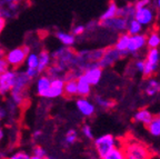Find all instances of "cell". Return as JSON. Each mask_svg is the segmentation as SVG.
Masks as SVG:
<instances>
[{
    "mask_svg": "<svg viewBox=\"0 0 160 159\" xmlns=\"http://www.w3.org/2000/svg\"><path fill=\"white\" fill-rule=\"evenodd\" d=\"M30 157H31V155L28 154L25 150H17L12 154L8 155L6 159H30Z\"/></svg>",
    "mask_w": 160,
    "mask_h": 159,
    "instance_id": "cell-31",
    "label": "cell"
},
{
    "mask_svg": "<svg viewBox=\"0 0 160 159\" xmlns=\"http://www.w3.org/2000/svg\"><path fill=\"white\" fill-rule=\"evenodd\" d=\"M135 13H136V9L133 3H127L123 7L118 8V17H121L126 20L135 18Z\"/></svg>",
    "mask_w": 160,
    "mask_h": 159,
    "instance_id": "cell-18",
    "label": "cell"
},
{
    "mask_svg": "<svg viewBox=\"0 0 160 159\" xmlns=\"http://www.w3.org/2000/svg\"><path fill=\"white\" fill-rule=\"evenodd\" d=\"M81 134H82V136L85 137L86 139H89V140L93 139V132L89 125H83L81 127Z\"/></svg>",
    "mask_w": 160,
    "mask_h": 159,
    "instance_id": "cell-34",
    "label": "cell"
},
{
    "mask_svg": "<svg viewBox=\"0 0 160 159\" xmlns=\"http://www.w3.org/2000/svg\"><path fill=\"white\" fill-rule=\"evenodd\" d=\"M6 52H7V50L5 49V48L2 47V46L0 45V58H2V57H5V55H6Z\"/></svg>",
    "mask_w": 160,
    "mask_h": 159,
    "instance_id": "cell-44",
    "label": "cell"
},
{
    "mask_svg": "<svg viewBox=\"0 0 160 159\" xmlns=\"http://www.w3.org/2000/svg\"><path fill=\"white\" fill-rule=\"evenodd\" d=\"M63 96H66L67 98H71L77 96V80L76 79L65 80Z\"/></svg>",
    "mask_w": 160,
    "mask_h": 159,
    "instance_id": "cell-19",
    "label": "cell"
},
{
    "mask_svg": "<svg viewBox=\"0 0 160 159\" xmlns=\"http://www.w3.org/2000/svg\"><path fill=\"white\" fill-rule=\"evenodd\" d=\"M30 159H45V158H42V157H38V156H33V155H31Z\"/></svg>",
    "mask_w": 160,
    "mask_h": 159,
    "instance_id": "cell-47",
    "label": "cell"
},
{
    "mask_svg": "<svg viewBox=\"0 0 160 159\" xmlns=\"http://www.w3.org/2000/svg\"><path fill=\"white\" fill-rule=\"evenodd\" d=\"M41 136H42V131H41L40 129L35 130V131H33V134H32V138L35 140H38Z\"/></svg>",
    "mask_w": 160,
    "mask_h": 159,
    "instance_id": "cell-41",
    "label": "cell"
},
{
    "mask_svg": "<svg viewBox=\"0 0 160 159\" xmlns=\"http://www.w3.org/2000/svg\"><path fill=\"white\" fill-rule=\"evenodd\" d=\"M63 86L65 79L63 78H51V84L46 95V100H53L63 96Z\"/></svg>",
    "mask_w": 160,
    "mask_h": 159,
    "instance_id": "cell-8",
    "label": "cell"
},
{
    "mask_svg": "<svg viewBox=\"0 0 160 159\" xmlns=\"http://www.w3.org/2000/svg\"><path fill=\"white\" fill-rule=\"evenodd\" d=\"M55 37L58 39V41L61 44L65 47H70L72 48L76 45V41H77V37L72 35L71 33H67V31H61V30H58L55 33Z\"/></svg>",
    "mask_w": 160,
    "mask_h": 159,
    "instance_id": "cell-16",
    "label": "cell"
},
{
    "mask_svg": "<svg viewBox=\"0 0 160 159\" xmlns=\"http://www.w3.org/2000/svg\"><path fill=\"white\" fill-rule=\"evenodd\" d=\"M1 99V97H0ZM6 118V111H5V108H3V105H1L0 102V122H2Z\"/></svg>",
    "mask_w": 160,
    "mask_h": 159,
    "instance_id": "cell-39",
    "label": "cell"
},
{
    "mask_svg": "<svg viewBox=\"0 0 160 159\" xmlns=\"http://www.w3.org/2000/svg\"><path fill=\"white\" fill-rule=\"evenodd\" d=\"M45 159H58L57 157L55 156H50V155H47V156L45 157Z\"/></svg>",
    "mask_w": 160,
    "mask_h": 159,
    "instance_id": "cell-46",
    "label": "cell"
},
{
    "mask_svg": "<svg viewBox=\"0 0 160 159\" xmlns=\"http://www.w3.org/2000/svg\"><path fill=\"white\" fill-rule=\"evenodd\" d=\"M149 159H160V156H158V155L151 154V156L149 157Z\"/></svg>",
    "mask_w": 160,
    "mask_h": 159,
    "instance_id": "cell-45",
    "label": "cell"
},
{
    "mask_svg": "<svg viewBox=\"0 0 160 159\" xmlns=\"http://www.w3.org/2000/svg\"><path fill=\"white\" fill-rule=\"evenodd\" d=\"M150 3H151V0H137L133 6H135V9H141V8H145L147 6H150Z\"/></svg>",
    "mask_w": 160,
    "mask_h": 159,
    "instance_id": "cell-36",
    "label": "cell"
},
{
    "mask_svg": "<svg viewBox=\"0 0 160 159\" xmlns=\"http://www.w3.org/2000/svg\"><path fill=\"white\" fill-rule=\"evenodd\" d=\"M129 37L130 36L128 35L127 33H123L118 37L117 41H116L115 48L118 50V51L121 52L123 56H126L128 54L127 47H128V41H129Z\"/></svg>",
    "mask_w": 160,
    "mask_h": 159,
    "instance_id": "cell-20",
    "label": "cell"
},
{
    "mask_svg": "<svg viewBox=\"0 0 160 159\" xmlns=\"http://www.w3.org/2000/svg\"><path fill=\"white\" fill-rule=\"evenodd\" d=\"M145 91L148 96H155L156 94H158L160 91V84L155 79L148 80L145 87Z\"/></svg>",
    "mask_w": 160,
    "mask_h": 159,
    "instance_id": "cell-28",
    "label": "cell"
},
{
    "mask_svg": "<svg viewBox=\"0 0 160 159\" xmlns=\"http://www.w3.org/2000/svg\"><path fill=\"white\" fill-rule=\"evenodd\" d=\"M136 69L139 72H143V69H145V60H138L136 62Z\"/></svg>",
    "mask_w": 160,
    "mask_h": 159,
    "instance_id": "cell-38",
    "label": "cell"
},
{
    "mask_svg": "<svg viewBox=\"0 0 160 159\" xmlns=\"http://www.w3.org/2000/svg\"><path fill=\"white\" fill-rule=\"evenodd\" d=\"M93 104L97 106V107H100L101 109H105V110H108V109H111V108L115 106V101L110 99H107V98L102 97V96H95V99H93Z\"/></svg>",
    "mask_w": 160,
    "mask_h": 159,
    "instance_id": "cell-23",
    "label": "cell"
},
{
    "mask_svg": "<svg viewBox=\"0 0 160 159\" xmlns=\"http://www.w3.org/2000/svg\"><path fill=\"white\" fill-rule=\"evenodd\" d=\"M76 80H77V96L83 98H87L88 96H90V94H91V85L87 81V79L83 77L82 74Z\"/></svg>",
    "mask_w": 160,
    "mask_h": 159,
    "instance_id": "cell-17",
    "label": "cell"
},
{
    "mask_svg": "<svg viewBox=\"0 0 160 159\" xmlns=\"http://www.w3.org/2000/svg\"><path fill=\"white\" fill-rule=\"evenodd\" d=\"M50 54H51L53 64L58 65L60 68H62L65 71H67L75 66L76 51H73L72 48L61 46Z\"/></svg>",
    "mask_w": 160,
    "mask_h": 159,
    "instance_id": "cell-1",
    "label": "cell"
},
{
    "mask_svg": "<svg viewBox=\"0 0 160 159\" xmlns=\"http://www.w3.org/2000/svg\"><path fill=\"white\" fill-rule=\"evenodd\" d=\"M76 107L77 110L82 115L83 117H92L96 112V105L89 99L83 97H80L76 101Z\"/></svg>",
    "mask_w": 160,
    "mask_h": 159,
    "instance_id": "cell-12",
    "label": "cell"
},
{
    "mask_svg": "<svg viewBox=\"0 0 160 159\" xmlns=\"http://www.w3.org/2000/svg\"><path fill=\"white\" fill-rule=\"evenodd\" d=\"M71 33H72L75 37H80L86 33V26L82 23H77L72 27L71 29Z\"/></svg>",
    "mask_w": 160,
    "mask_h": 159,
    "instance_id": "cell-32",
    "label": "cell"
},
{
    "mask_svg": "<svg viewBox=\"0 0 160 159\" xmlns=\"http://www.w3.org/2000/svg\"><path fill=\"white\" fill-rule=\"evenodd\" d=\"M86 33H90V31H95L98 27H99V21L96 20H91L88 23H86Z\"/></svg>",
    "mask_w": 160,
    "mask_h": 159,
    "instance_id": "cell-35",
    "label": "cell"
},
{
    "mask_svg": "<svg viewBox=\"0 0 160 159\" xmlns=\"http://www.w3.org/2000/svg\"><path fill=\"white\" fill-rule=\"evenodd\" d=\"M31 51L29 46L25 45L19 46V47L12 48V49L8 50L6 52L5 58L9 64L10 68L12 69H21L25 65L26 58H27L28 54Z\"/></svg>",
    "mask_w": 160,
    "mask_h": 159,
    "instance_id": "cell-3",
    "label": "cell"
},
{
    "mask_svg": "<svg viewBox=\"0 0 160 159\" xmlns=\"http://www.w3.org/2000/svg\"><path fill=\"white\" fill-rule=\"evenodd\" d=\"M158 117H159V118H160V112H159V115H158Z\"/></svg>",
    "mask_w": 160,
    "mask_h": 159,
    "instance_id": "cell-49",
    "label": "cell"
},
{
    "mask_svg": "<svg viewBox=\"0 0 160 159\" xmlns=\"http://www.w3.org/2000/svg\"><path fill=\"white\" fill-rule=\"evenodd\" d=\"M127 23L128 20L117 16V17L110 18L108 20L99 21V27L106 28V29H109L111 31H116V33H121V31L127 30Z\"/></svg>",
    "mask_w": 160,
    "mask_h": 159,
    "instance_id": "cell-10",
    "label": "cell"
},
{
    "mask_svg": "<svg viewBox=\"0 0 160 159\" xmlns=\"http://www.w3.org/2000/svg\"><path fill=\"white\" fill-rule=\"evenodd\" d=\"M93 146L98 157L101 159L116 146V139L111 134H105L96 138L93 141Z\"/></svg>",
    "mask_w": 160,
    "mask_h": 159,
    "instance_id": "cell-4",
    "label": "cell"
},
{
    "mask_svg": "<svg viewBox=\"0 0 160 159\" xmlns=\"http://www.w3.org/2000/svg\"><path fill=\"white\" fill-rule=\"evenodd\" d=\"M3 108H5L6 111V118L3 121L7 122L8 126H11L16 122L18 116H19V109L15 102H12L8 97H6L5 99V105H3Z\"/></svg>",
    "mask_w": 160,
    "mask_h": 159,
    "instance_id": "cell-11",
    "label": "cell"
},
{
    "mask_svg": "<svg viewBox=\"0 0 160 159\" xmlns=\"http://www.w3.org/2000/svg\"><path fill=\"white\" fill-rule=\"evenodd\" d=\"M152 118H153L152 114L147 109H140L135 114V120L136 121L142 122V124H145V125L149 124V122L152 120Z\"/></svg>",
    "mask_w": 160,
    "mask_h": 159,
    "instance_id": "cell-22",
    "label": "cell"
},
{
    "mask_svg": "<svg viewBox=\"0 0 160 159\" xmlns=\"http://www.w3.org/2000/svg\"><path fill=\"white\" fill-rule=\"evenodd\" d=\"M17 70L10 68L7 71L0 74V97L6 98L15 86L17 78Z\"/></svg>",
    "mask_w": 160,
    "mask_h": 159,
    "instance_id": "cell-5",
    "label": "cell"
},
{
    "mask_svg": "<svg viewBox=\"0 0 160 159\" xmlns=\"http://www.w3.org/2000/svg\"><path fill=\"white\" fill-rule=\"evenodd\" d=\"M5 136H6V131H5V128L2 126H0V144L5 139Z\"/></svg>",
    "mask_w": 160,
    "mask_h": 159,
    "instance_id": "cell-43",
    "label": "cell"
},
{
    "mask_svg": "<svg viewBox=\"0 0 160 159\" xmlns=\"http://www.w3.org/2000/svg\"><path fill=\"white\" fill-rule=\"evenodd\" d=\"M78 140V131L76 129H69L66 131L65 136H63L62 144L65 147L72 146L77 142Z\"/></svg>",
    "mask_w": 160,
    "mask_h": 159,
    "instance_id": "cell-24",
    "label": "cell"
},
{
    "mask_svg": "<svg viewBox=\"0 0 160 159\" xmlns=\"http://www.w3.org/2000/svg\"><path fill=\"white\" fill-rule=\"evenodd\" d=\"M121 57H123V55L120 51H118L115 47L105 48L103 55L101 57V59L98 61V65L102 69L103 68H108L110 66H112L113 64H116Z\"/></svg>",
    "mask_w": 160,
    "mask_h": 159,
    "instance_id": "cell-7",
    "label": "cell"
},
{
    "mask_svg": "<svg viewBox=\"0 0 160 159\" xmlns=\"http://www.w3.org/2000/svg\"><path fill=\"white\" fill-rule=\"evenodd\" d=\"M121 147L125 150L127 158L131 159H149L152 152L148 149V147L145 144L138 140H127L122 142Z\"/></svg>",
    "mask_w": 160,
    "mask_h": 159,
    "instance_id": "cell-2",
    "label": "cell"
},
{
    "mask_svg": "<svg viewBox=\"0 0 160 159\" xmlns=\"http://www.w3.org/2000/svg\"><path fill=\"white\" fill-rule=\"evenodd\" d=\"M155 17H156V11L150 6H147L145 8L136 10V13H135V19L141 26H150L155 21Z\"/></svg>",
    "mask_w": 160,
    "mask_h": 159,
    "instance_id": "cell-9",
    "label": "cell"
},
{
    "mask_svg": "<svg viewBox=\"0 0 160 159\" xmlns=\"http://www.w3.org/2000/svg\"><path fill=\"white\" fill-rule=\"evenodd\" d=\"M159 58H160V55H159L158 48H150L147 54V60H146V62L157 67L158 62H159Z\"/></svg>",
    "mask_w": 160,
    "mask_h": 159,
    "instance_id": "cell-29",
    "label": "cell"
},
{
    "mask_svg": "<svg viewBox=\"0 0 160 159\" xmlns=\"http://www.w3.org/2000/svg\"><path fill=\"white\" fill-rule=\"evenodd\" d=\"M147 37L142 33L139 35H133L129 37V41H128V47L127 51L128 52H138L140 49H142L147 44Z\"/></svg>",
    "mask_w": 160,
    "mask_h": 159,
    "instance_id": "cell-15",
    "label": "cell"
},
{
    "mask_svg": "<svg viewBox=\"0 0 160 159\" xmlns=\"http://www.w3.org/2000/svg\"><path fill=\"white\" fill-rule=\"evenodd\" d=\"M82 75L91 86H95V85L99 84L100 80H101V77H102V68L100 67L98 64H96V65L86 69L82 72Z\"/></svg>",
    "mask_w": 160,
    "mask_h": 159,
    "instance_id": "cell-13",
    "label": "cell"
},
{
    "mask_svg": "<svg viewBox=\"0 0 160 159\" xmlns=\"http://www.w3.org/2000/svg\"><path fill=\"white\" fill-rule=\"evenodd\" d=\"M8 69H10V66L7 60H6V58L5 57L0 58V74L7 71Z\"/></svg>",
    "mask_w": 160,
    "mask_h": 159,
    "instance_id": "cell-37",
    "label": "cell"
},
{
    "mask_svg": "<svg viewBox=\"0 0 160 159\" xmlns=\"http://www.w3.org/2000/svg\"><path fill=\"white\" fill-rule=\"evenodd\" d=\"M6 23H7V20L0 16V35L2 33L3 29H5V27H6Z\"/></svg>",
    "mask_w": 160,
    "mask_h": 159,
    "instance_id": "cell-40",
    "label": "cell"
},
{
    "mask_svg": "<svg viewBox=\"0 0 160 159\" xmlns=\"http://www.w3.org/2000/svg\"><path fill=\"white\" fill-rule=\"evenodd\" d=\"M33 87H35V94L41 99H45L47 91L50 87L51 84V77L43 72V74H39L37 77L33 79Z\"/></svg>",
    "mask_w": 160,
    "mask_h": 159,
    "instance_id": "cell-6",
    "label": "cell"
},
{
    "mask_svg": "<svg viewBox=\"0 0 160 159\" xmlns=\"http://www.w3.org/2000/svg\"><path fill=\"white\" fill-rule=\"evenodd\" d=\"M156 5H157L158 9L160 10V0H156Z\"/></svg>",
    "mask_w": 160,
    "mask_h": 159,
    "instance_id": "cell-48",
    "label": "cell"
},
{
    "mask_svg": "<svg viewBox=\"0 0 160 159\" xmlns=\"http://www.w3.org/2000/svg\"><path fill=\"white\" fill-rule=\"evenodd\" d=\"M3 5H9V3H21L23 0H2Z\"/></svg>",
    "mask_w": 160,
    "mask_h": 159,
    "instance_id": "cell-42",
    "label": "cell"
},
{
    "mask_svg": "<svg viewBox=\"0 0 160 159\" xmlns=\"http://www.w3.org/2000/svg\"><path fill=\"white\" fill-rule=\"evenodd\" d=\"M118 6L115 1H110L108 5L107 9L102 13V15L99 17V21H103V20H108L110 18L117 17L118 16Z\"/></svg>",
    "mask_w": 160,
    "mask_h": 159,
    "instance_id": "cell-21",
    "label": "cell"
},
{
    "mask_svg": "<svg viewBox=\"0 0 160 159\" xmlns=\"http://www.w3.org/2000/svg\"><path fill=\"white\" fill-rule=\"evenodd\" d=\"M101 159H126L125 150L121 146L117 147L115 146L112 149L110 150L106 156H103Z\"/></svg>",
    "mask_w": 160,
    "mask_h": 159,
    "instance_id": "cell-26",
    "label": "cell"
},
{
    "mask_svg": "<svg viewBox=\"0 0 160 159\" xmlns=\"http://www.w3.org/2000/svg\"><path fill=\"white\" fill-rule=\"evenodd\" d=\"M147 126V129L149 130V132L152 136L155 137H159L160 136V118L158 117H153L152 120L149 122Z\"/></svg>",
    "mask_w": 160,
    "mask_h": 159,
    "instance_id": "cell-27",
    "label": "cell"
},
{
    "mask_svg": "<svg viewBox=\"0 0 160 159\" xmlns=\"http://www.w3.org/2000/svg\"><path fill=\"white\" fill-rule=\"evenodd\" d=\"M52 64V58L51 54L47 49H41L38 51V74H43L47 71L49 66Z\"/></svg>",
    "mask_w": 160,
    "mask_h": 159,
    "instance_id": "cell-14",
    "label": "cell"
},
{
    "mask_svg": "<svg viewBox=\"0 0 160 159\" xmlns=\"http://www.w3.org/2000/svg\"><path fill=\"white\" fill-rule=\"evenodd\" d=\"M146 44L149 48H158L160 46V35L156 31L150 33L149 36L147 37Z\"/></svg>",
    "mask_w": 160,
    "mask_h": 159,
    "instance_id": "cell-30",
    "label": "cell"
},
{
    "mask_svg": "<svg viewBox=\"0 0 160 159\" xmlns=\"http://www.w3.org/2000/svg\"><path fill=\"white\" fill-rule=\"evenodd\" d=\"M127 31L129 36H133V35H139L142 31V26L138 23L135 18L132 19H129L127 23Z\"/></svg>",
    "mask_w": 160,
    "mask_h": 159,
    "instance_id": "cell-25",
    "label": "cell"
},
{
    "mask_svg": "<svg viewBox=\"0 0 160 159\" xmlns=\"http://www.w3.org/2000/svg\"><path fill=\"white\" fill-rule=\"evenodd\" d=\"M31 155L45 158L48 154H47V151H46V149L43 148V147H41L40 145H35V146L32 147V150H31Z\"/></svg>",
    "mask_w": 160,
    "mask_h": 159,
    "instance_id": "cell-33",
    "label": "cell"
}]
</instances>
